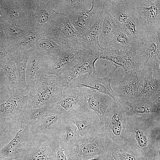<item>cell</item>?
Listing matches in <instances>:
<instances>
[{
  "label": "cell",
  "instance_id": "obj_1",
  "mask_svg": "<svg viewBox=\"0 0 160 160\" xmlns=\"http://www.w3.org/2000/svg\"><path fill=\"white\" fill-rule=\"evenodd\" d=\"M123 142L148 160L160 150V120L127 116Z\"/></svg>",
  "mask_w": 160,
  "mask_h": 160
},
{
  "label": "cell",
  "instance_id": "obj_2",
  "mask_svg": "<svg viewBox=\"0 0 160 160\" xmlns=\"http://www.w3.org/2000/svg\"><path fill=\"white\" fill-rule=\"evenodd\" d=\"M69 82L65 78L45 74L35 83L28 94V107L50 106L60 100L63 91Z\"/></svg>",
  "mask_w": 160,
  "mask_h": 160
},
{
  "label": "cell",
  "instance_id": "obj_3",
  "mask_svg": "<svg viewBox=\"0 0 160 160\" xmlns=\"http://www.w3.org/2000/svg\"><path fill=\"white\" fill-rule=\"evenodd\" d=\"M65 112L57 103L49 106L37 123L28 126L35 139L48 143L57 140L65 122Z\"/></svg>",
  "mask_w": 160,
  "mask_h": 160
},
{
  "label": "cell",
  "instance_id": "obj_4",
  "mask_svg": "<svg viewBox=\"0 0 160 160\" xmlns=\"http://www.w3.org/2000/svg\"><path fill=\"white\" fill-rule=\"evenodd\" d=\"M39 0H0L3 22L31 32L30 19Z\"/></svg>",
  "mask_w": 160,
  "mask_h": 160
},
{
  "label": "cell",
  "instance_id": "obj_5",
  "mask_svg": "<svg viewBox=\"0 0 160 160\" xmlns=\"http://www.w3.org/2000/svg\"><path fill=\"white\" fill-rule=\"evenodd\" d=\"M112 142L101 127L91 136L82 138L76 146L64 153L68 160H86L110 152Z\"/></svg>",
  "mask_w": 160,
  "mask_h": 160
},
{
  "label": "cell",
  "instance_id": "obj_6",
  "mask_svg": "<svg viewBox=\"0 0 160 160\" xmlns=\"http://www.w3.org/2000/svg\"><path fill=\"white\" fill-rule=\"evenodd\" d=\"M127 106L118 100H114L107 109L103 119L102 128L105 133L114 143L123 142L124 134L127 124Z\"/></svg>",
  "mask_w": 160,
  "mask_h": 160
},
{
  "label": "cell",
  "instance_id": "obj_7",
  "mask_svg": "<svg viewBox=\"0 0 160 160\" xmlns=\"http://www.w3.org/2000/svg\"><path fill=\"white\" fill-rule=\"evenodd\" d=\"M134 6L144 36L160 34V0H134Z\"/></svg>",
  "mask_w": 160,
  "mask_h": 160
},
{
  "label": "cell",
  "instance_id": "obj_8",
  "mask_svg": "<svg viewBox=\"0 0 160 160\" xmlns=\"http://www.w3.org/2000/svg\"><path fill=\"white\" fill-rule=\"evenodd\" d=\"M65 121H70L75 125L82 138L91 136L102 127L97 116L85 105L66 111Z\"/></svg>",
  "mask_w": 160,
  "mask_h": 160
},
{
  "label": "cell",
  "instance_id": "obj_9",
  "mask_svg": "<svg viewBox=\"0 0 160 160\" xmlns=\"http://www.w3.org/2000/svg\"><path fill=\"white\" fill-rule=\"evenodd\" d=\"M80 36L67 16L57 14L49 24L44 37L63 46Z\"/></svg>",
  "mask_w": 160,
  "mask_h": 160
},
{
  "label": "cell",
  "instance_id": "obj_10",
  "mask_svg": "<svg viewBox=\"0 0 160 160\" xmlns=\"http://www.w3.org/2000/svg\"><path fill=\"white\" fill-rule=\"evenodd\" d=\"M35 140L28 126L20 124L19 129L13 138L0 149V159L20 160Z\"/></svg>",
  "mask_w": 160,
  "mask_h": 160
},
{
  "label": "cell",
  "instance_id": "obj_11",
  "mask_svg": "<svg viewBox=\"0 0 160 160\" xmlns=\"http://www.w3.org/2000/svg\"><path fill=\"white\" fill-rule=\"evenodd\" d=\"M62 49L49 67L46 74L59 76L70 68L74 61L81 56L87 49L79 43L78 37L68 44L62 46Z\"/></svg>",
  "mask_w": 160,
  "mask_h": 160
},
{
  "label": "cell",
  "instance_id": "obj_12",
  "mask_svg": "<svg viewBox=\"0 0 160 160\" xmlns=\"http://www.w3.org/2000/svg\"><path fill=\"white\" fill-rule=\"evenodd\" d=\"M134 52L140 65L149 67L155 60L160 59V34L143 36L139 40Z\"/></svg>",
  "mask_w": 160,
  "mask_h": 160
},
{
  "label": "cell",
  "instance_id": "obj_13",
  "mask_svg": "<svg viewBox=\"0 0 160 160\" xmlns=\"http://www.w3.org/2000/svg\"><path fill=\"white\" fill-rule=\"evenodd\" d=\"M143 67L139 66L124 73L123 79L113 89L118 100L132 102L137 96Z\"/></svg>",
  "mask_w": 160,
  "mask_h": 160
},
{
  "label": "cell",
  "instance_id": "obj_14",
  "mask_svg": "<svg viewBox=\"0 0 160 160\" xmlns=\"http://www.w3.org/2000/svg\"><path fill=\"white\" fill-rule=\"evenodd\" d=\"M115 71H111L103 78H98L95 75L84 74L75 78L69 83L71 87H86L93 91L107 95L115 101L118 99L111 86L113 75Z\"/></svg>",
  "mask_w": 160,
  "mask_h": 160
},
{
  "label": "cell",
  "instance_id": "obj_15",
  "mask_svg": "<svg viewBox=\"0 0 160 160\" xmlns=\"http://www.w3.org/2000/svg\"><path fill=\"white\" fill-rule=\"evenodd\" d=\"M153 101L160 105V80L153 77V70L143 67L142 76L137 96L132 103Z\"/></svg>",
  "mask_w": 160,
  "mask_h": 160
},
{
  "label": "cell",
  "instance_id": "obj_16",
  "mask_svg": "<svg viewBox=\"0 0 160 160\" xmlns=\"http://www.w3.org/2000/svg\"><path fill=\"white\" fill-rule=\"evenodd\" d=\"M49 55H44L32 48L30 49L25 73L26 81L29 88L32 89L40 78L46 74L52 61L48 59Z\"/></svg>",
  "mask_w": 160,
  "mask_h": 160
},
{
  "label": "cell",
  "instance_id": "obj_17",
  "mask_svg": "<svg viewBox=\"0 0 160 160\" xmlns=\"http://www.w3.org/2000/svg\"><path fill=\"white\" fill-rule=\"evenodd\" d=\"M55 0H41L30 17L31 32L39 31L45 34L52 20L57 14Z\"/></svg>",
  "mask_w": 160,
  "mask_h": 160
},
{
  "label": "cell",
  "instance_id": "obj_18",
  "mask_svg": "<svg viewBox=\"0 0 160 160\" xmlns=\"http://www.w3.org/2000/svg\"><path fill=\"white\" fill-rule=\"evenodd\" d=\"M100 51L86 49L77 59L78 63L72 68L63 73L60 76L66 79L69 82L77 77L84 74H96L95 64L100 59Z\"/></svg>",
  "mask_w": 160,
  "mask_h": 160
},
{
  "label": "cell",
  "instance_id": "obj_19",
  "mask_svg": "<svg viewBox=\"0 0 160 160\" xmlns=\"http://www.w3.org/2000/svg\"><path fill=\"white\" fill-rule=\"evenodd\" d=\"M103 7L118 25H124L135 13L133 0H104Z\"/></svg>",
  "mask_w": 160,
  "mask_h": 160
},
{
  "label": "cell",
  "instance_id": "obj_20",
  "mask_svg": "<svg viewBox=\"0 0 160 160\" xmlns=\"http://www.w3.org/2000/svg\"><path fill=\"white\" fill-rule=\"evenodd\" d=\"M9 94V98L0 105V112L4 117L20 118L28 107V95H24L20 89Z\"/></svg>",
  "mask_w": 160,
  "mask_h": 160
},
{
  "label": "cell",
  "instance_id": "obj_21",
  "mask_svg": "<svg viewBox=\"0 0 160 160\" xmlns=\"http://www.w3.org/2000/svg\"><path fill=\"white\" fill-rule=\"evenodd\" d=\"M104 2V0H92L90 9L79 12L76 20L71 23L80 36L86 33L96 22L103 9Z\"/></svg>",
  "mask_w": 160,
  "mask_h": 160
},
{
  "label": "cell",
  "instance_id": "obj_22",
  "mask_svg": "<svg viewBox=\"0 0 160 160\" xmlns=\"http://www.w3.org/2000/svg\"><path fill=\"white\" fill-rule=\"evenodd\" d=\"M127 106V116H132L147 120H160V105L153 101L132 103L118 100Z\"/></svg>",
  "mask_w": 160,
  "mask_h": 160
},
{
  "label": "cell",
  "instance_id": "obj_23",
  "mask_svg": "<svg viewBox=\"0 0 160 160\" xmlns=\"http://www.w3.org/2000/svg\"><path fill=\"white\" fill-rule=\"evenodd\" d=\"M84 91L85 106L93 111L99 118L101 127L104 126L103 119L106 111L113 100L110 96L82 88Z\"/></svg>",
  "mask_w": 160,
  "mask_h": 160
},
{
  "label": "cell",
  "instance_id": "obj_24",
  "mask_svg": "<svg viewBox=\"0 0 160 160\" xmlns=\"http://www.w3.org/2000/svg\"><path fill=\"white\" fill-rule=\"evenodd\" d=\"M107 11L103 7L97 20L91 27L84 34L78 37L79 42L86 49L100 51L101 47L99 42L103 22Z\"/></svg>",
  "mask_w": 160,
  "mask_h": 160
},
{
  "label": "cell",
  "instance_id": "obj_25",
  "mask_svg": "<svg viewBox=\"0 0 160 160\" xmlns=\"http://www.w3.org/2000/svg\"><path fill=\"white\" fill-rule=\"evenodd\" d=\"M92 0H56V9L58 14L67 16L71 23L76 19L78 14L89 9Z\"/></svg>",
  "mask_w": 160,
  "mask_h": 160
},
{
  "label": "cell",
  "instance_id": "obj_26",
  "mask_svg": "<svg viewBox=\"0 0 160 160\" xmlns=\"http://www.w3.org/2000/svg\"><path fill=\"white\" fill-rule=\"evenodd\" d=\"M136 45L131 35L124 25H116L113 36L104 48L112 50H135Z\"/></svg>",
  "mask_w": 160,
  "mask_h": 160
},
{
  "label": "cell",
  "instance_id": "obj_27",
  "mask_svg": "<svg viewBox=\"0 0 160 160\" xmlns=\"http://www.w3.org/2000/svg\"><path fill=\"white\" fill-rule=\"evenodd\" d=\"M56 103L65 111L85 105V99L82 88L69 86L65 87L60 100Z\"/></svg>",
  "mask_w": 160,
  "mask_h": 160
},
{
  "label": "cell",
  "instance_id": "obj_28",
  "mask_svg": "<svg viewBox=\"0 0 160 160\" xmlns=\"http://www.w3.org/2000/svg\"><path fill=\"white\" fill-rule=\"evenodd\" d=\"M20 160H54V152L50 143L35 140Z\"/></svg>",
  "mask_w": 160,
  "mask_h": 160
},
{
  "label": "cell",
  "instance_id": "obj_29",
  "mask_svg": "<svg viewBox=\"0 0 160 160\" xmlns=\"http://www.w3.org/2000/svg\"><path fill=\"white\" fill-rule=\"evenodd\" d=\"M44 34L39 31L29 32L15 40L6 46L8 54H13L32 48L39 39L43 38Z\"/></svg>",
  "mask_w": 160,
  "mask_h": 160
},
{
  "label": "cell",
  "instance_id": "obj_30",
  "mask_svg": "<svg viewBox=\"0 0 160 160\" xmlns=\"http://www.w3.org/2000/svg\"><path fill=\"white\" fill-rule=\"evenodd\" d=\"M82 139L75 125L65 121L57 140L60 147L65 151L71 150L76 146Z\"/></svg>",
  "mask_w": 160,
  "mask_h": 160
},
{
  "label": "cell",
  "instance_id": "obj_31",
  "mask_svg": "<svg viewBox=\"0 0 160 160\" xmlns=\"http://www.w3.org/2000/svg\"><path fill=\"white\" fill-rule=\"evenodd\" d=\"M30 49L15 53L12 55L17 66L18 73L17 79L18 87L23 94L29 89L25 79L26 70L27 62L29 57Z\"/></svg>",
  "mask_w": 160,
  "mask_h": 160
},
{
  "label": "cell",
  "instance_id": "obj_32",
  "mask_svg": "<svg viewBox=\"0 0 160 160\" xmlns=\"http://www.w3.org/2000/svg\"><path fill=\"white\" fill-rule=\"evenodd\" d=\"M110 152L115 160H148L123 142L116 144L113 141Z\"/></svg>",
  "mask_w": 160,
  "mask_h": 160
},
{
  "label": "cell",
  "instance_id": "obj_33",
  "mask_svg": "<svg viewBox=\"0 0 160 160\" xmlns=\"http://www.w3.org/2000/svg\"><path fill=\"white\" fill-rule=\"evenodd\" d=\"M128 52V49L112 50L102 48L100 50V59L109 61L115 66L114 71L119 68H123L124 70Z\"/></svg>",
  "mask_w": 160,
  "mask_h": 160
},
{
  "label": "cell",
  "instance_id": "obj_34",
  "mask_svg": "<svg viewBox=\"0 0 160 160\" xmlns=\"http://www.w3.org/2000/svg\"><path fill=\"white\" fill-rule=\"evenodd\" d=\"M20 125L19 118L9 119L0 126V149L9 143L19 129Z\"/></svg>",
  "mask_w": 160,
  "mask_h": 160
},
{
  "label": "cell",
  "instance_id": "obj_35",
  "mask_svg": "<svg viewBox=\"0 0 160 160\" xmlns=\"http://www.w3.org/2000/svg\"><path fill=\"white\" fill-rule=\"evenodd\" d=\"M115 25L112 16L107 12L103 20L101 31L99 36V42L101 47H106L111 39L113 36Z\"/></svg>",
  "mask_w": 160,
  "mask_h": 160
},
{
  "label": "cell",
  "instance_id": "obj_36",
  "mask_svg": "<svg viewBox=\"0 0 160 160\" xmlns=\"http://www.w3.org/2000/svg\"><path fill=\"white\" fill-rule=\"evenodd\" d=\"M32 48L43 55H48L51 54L59 55L62 47L54 41L44 37L38 40Z\"/></svg>",
  "mask_w": 160,
  "mask_h": 160
},
{
  "label": "cell",
  "instance_id": "obj_37",
  "mask_svg": "<svg viewBox=\"0 0 160 160\" xmlns=\"http://www.w3.org/2000/svg\"><path fill=\"white\" fill-rule=\"evenodd\" d=\"M49 106H43L36 108L27 107L20 119V124L28 126L35 124L43 116Z\"/></svg>",
  "mask_w": 160,
  "mask_h": 160
},
{
  "label": "cell",
  "instance_id": "obj_38",
  "mask_svg": "<svg viewBox=\"0 0 160 160\" xmlns=\"http://www.w3.org/2000/svg\"><path fill=\"white\" fill-rule=\"evenodd\" d=\"M1 68L4 71L8 79L9 83L7 89L9 93L20 89L16 76L17 66L14 60L10 58Z\"/></svg>",
  "mask_w": 160,
  "mask_h": 160
},
{
  "label": "cell",
  "instance_id": "obj_39",
  "mask_svg": "<svg viewBox=\"0 0 160 160\" xmlns=\"http://www.w3.org/2000/svg\"><path fill=\"white\" fill-rule=\"evenodd\" d=\"M131 35L134 42L137 44L139 39L144 36L141 23L135 12L124 25Z\"/></svg>",
  "mask_w": 160,
  "mask_h": 160
},
{
  "label": "cell",
  "instance_id": "obj_40",
  "mask_svg": "<svg viewBox=\"0 0 160 160\" xmlns=\"http://www.w3.org/2000/svg\"><path fill=\"white\" fill-rule=\"evenodd\" d=\"M2 24L6 36L7 41L6 46L8 44L30 32L24 28L4 22Z\"/></svg>",
  "mask_w": 160,
  "mask_h": 160
},
{
  "label": "cell",
  "instance_id": "obj_41",
  "mask_svg": "<svg viewBox=\"0 0 160 160\" xmlns=\"http://www.w3.org/2000/svg\"><path fill=\"white\" fill-rule=\"evenodd\" d=\"M54 154V160H68L65 150L61 148L58 140L50 143Z\"/></svg>",
  "mask_w": 160,
  "mask_h": 160
},
{
  "label": "cell",
  "instance_id": "obj_42",
  "mask_svg": "<svg viewBox=\"0 0 160 160\" xmlns=\"http://www.w3.org/2000/svg\"><path fill=\"white\" fill-rule=\"evenodd\" d=\"M10 59L5 48L0 46V67L1 68Z\"/></svg>",
  "mask_w": 160,
  "mask_h": 160
},
{
  "label": "cell",
  "instance_id": "obj_43",
  "mask_svg": "<svg viewBox=\"0 0 160 160\" xmlns=\"http://www.w3.org/2000/svg\"><path fill=\"white\" fill-rule=\"evenodd\" d=\"M2 23H0V46L5 48L7 41L5 31L2 25Z\"/></svg>",
  "mask_w": 160,
  "mask_h": 160
},
{
  "label": "cell",
  "instance_id": "obj_44",
  "mask_svg": "<svg viewBox=\"0 0 160 160\" xmlns=\"http://www.w3.org/2000/svg\"><path fill=\"white\" fill-rule=\"evenodd\" d=\"M108 152L86 160H106L108 156Z\"/></svg>",
  "mask_w": 160,
  "mask_h": 160
},
{
  "label": "cell",
  "instance_id": "obj_45",
  "mask_svg": "<svg viewBox=\"0 0 160 160\" xmlns=\"http://www.w3.org/2000/svg\"><path fill=\"white\" fill-rule=\"evenodd\" d=\"M9 119V118L4 117L3 114L0 112V126L6 122Z\"/></svg>",
  "mask_w": 160,
  "mask_h": 160
},
{
  "label": "cell",
  "instance_id": "obj_46",
  "mask_svg": "<svg viewBox=\"0 0 160 160\" xmlns=\"http://www.w3.org/2000/svg\"><path fill=\"white\" fill-rule=\"evenodd\" d=\"M152 160H160V150L156 152Z\"/></svg>",
  "mask_w": 160,
  "mask_h": 160
},
{
  "label": "cell",
  "instance_id": "obj_47",
  "mask_svg": "<svg viewBox=\"0 0 160 160\" xmlns=\"http://www.w3.org/2000/svg\"><path fill=\"white\" fill-rule=\"evenodd\" d=\"M106 160H115L112 157L110 152H108V156Z\"/></svg>",
  "mask_w": 160,
  "mask_h": 160
},
{
  "label": "cell",
  "instance_id": "obj_48",
  "mask_svg": "<svg viewBox=\"0 0 160 160\" xmlns=\"http://www.w3.org/2000/svg\"><path fill=\"white\" fill-rule=\"evenodd\" d=\"M3 22V18L0 9V23Z\"/></svg>",
  "mask_w": 160,
  "mask_h": 160
},
{
  "label": "cell",
  "instance_id": "obj_49",
  "mask_svg": "<svg viewBox=\"0 0 160 160\" xmlns=\"http://www.w3.org/2000/svg\"><path fill=\"white\" fill-rule=\"evenodd\" d=\"M0 160H16L14 159H12L7 158V159H0Z\"/></svg>",
  "mask_w": 160,
  "mask_h": 160
},
{
  "label": "cell",
  "instance_id": "obj_50",
  "mask_svg": "<svg viewBox=\"0 0 160 160\" xmlns=\"http://www.w3.org/2000/svg\"><path fill=\"white\" fill-rule=\"evenodd\" d=\"M0 97H1V96H0Z\"/></svg>",
  "mask_w": 160,
  "mask_h": 160
}]
</instances>
